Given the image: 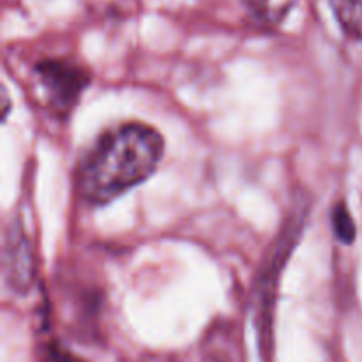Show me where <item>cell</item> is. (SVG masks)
Masks as SVG:
<instances>
[{
  "mask_svg": "<svg viewBox=\"0 0 362 362\" xmlns=\"http://www.w3.org/2000/svg\"><path fill=\"white\" fill-rule=\"evenodd\" d=\"M165 154V140L147 124H122L98 138L78 172L81 197L94 205L115 200L147 180Z\"/></svg>",
  "mask_w": 362,
  "mask_h": 362,
  "instance_id": "6da1fadb",
  "label": "cell"
},
{
  "mask_svg": "<svg viewBox=\"0 0 362 362\" xmlns=\"http://www.w3.org/2000/svg\"><path fill=\"white\" fill-rule=\"evenodd\" d=\"M46 103L55 113H69L88 83V74L67 60H42L34 67Z\"/></svg>",
  "mask_w": 362,
  "mask_h": 362,
  "instance_id": "7a4b0ae2",
  "label": "cell"
},
{
  "mask_svg": "<svg viewBox=\"0 0 362 362\" xmlns=\"http://www.w3.org/2000/svg\"><path fill=\"white\" fill-rule=\"evenodd\" d=\"M4 271L6 279L13 290L23 292L32 281L34 264H32V251L28 247V240L20 226H11L6 235V247H4Z\"/></svg>",
  "mask_w": 362,
  "mask_h": 362,
  "instance_id": "3957f363",
  "label": "cell"
},
{
  "mask_svg": "<svg viewBox=\"0 0 362 362\" xmlns=\"http://www.w3.org/2000/svg\"><path fill=\"white\" fill-rule=\"evenodd\" d=\"M329 6L343 34L362 42V0H329Z\"/></svg>",
  "mask_w": 362,
  "mask_h": 362,
  "instance_id": "277c9868",
  "label": "cell"
},
{
  "mask_svg": "<svg viewBox=\"0 0 362 362\" xmlns=\"http://www.w3.org/2000/svg\"><path fill=\"white\" fill-rule=\"evenodd\" d=\"M250 13L267 27L281 23L299 0H243Z\"/></svg>",
  "mask_w": 362,
  "mask_h": 362,
  "instance_id": "5b68a950",
  "label": "cell"
},
{
  "mask_svg": "<svg viewBox=\"0 0 362 362\" xmlns=\"http://www.w3.org/2000/svg\"><path fill=\"white\" fill-rule=\"evenodd\" d=\"M332 228L341 243L350 244L356 239V225L345 204H338L332 212Z\"/></svg>",
  "mask_w": 362,
  "mask_h": 362,
  "instance_id": "8992f818",
  "label": "cell"
},
{
  "mask_svg": "<svg viewBox=\"0 0 362 362\" xmlns=\"http://www.w3.org/2000/svg\"><path fill=\"white\" fill-rule=\"evenodd\" d=\"M48 362H83V361L76 359V357H74V356L67 354L66 350H60L59 346H55V349L49 350Z\"/></svg>",
  "mask_w": 362,
  "mask_h": 362,
  "instance_id": "52a82bcc",
  "label": "cell"
}]
</instances>
